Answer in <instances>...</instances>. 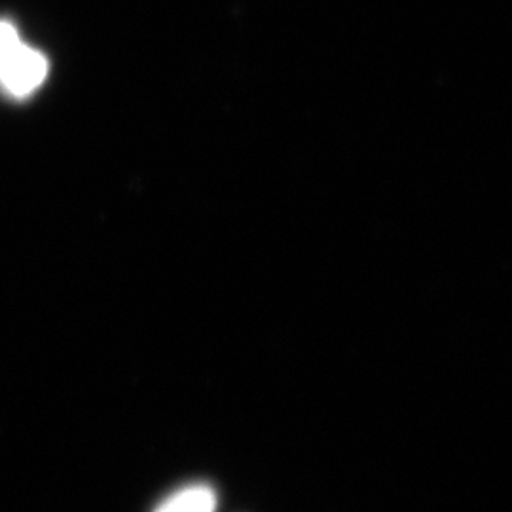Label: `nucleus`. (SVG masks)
<instances>
[{
    "label": "nucleus",
    "instance_id": "2",
    "mask_svg": "<svg viewBox=\"0 0 512 512\" xmlns=\"http://www.w3.org/2000/svg\"><path fill=\"white\" fill-rule=\"evenodd\" d=\"M217 494L207 484H192L167 497L154 512H215Z\"/></svg>",
    "mask_w": 512,
    "mask_h": 512
},
{
    "label": "nucleus",
    "instance_id": "1",
    "mask_svg": "<svg viewBox=\"0 0 512 512\" xmlns=\"http://www.w3.org/2000/svg\"><path fill=\"white\" fill-rule=\"evenodd\" d=\"M48 74V61L38 50L25 46L12 23L0 21V84L12 95L25 97L40 88Z\"/></svg>",
    "mask_w": 512,
    "mask_h": 512
}]
</instances>
